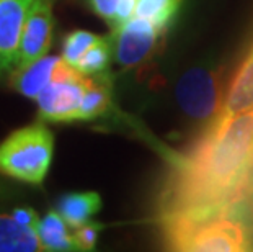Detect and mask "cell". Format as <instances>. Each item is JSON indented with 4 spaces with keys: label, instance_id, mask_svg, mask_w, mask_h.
Returning a JSON list of instances; mask_svg holds the SVG:
<instances>
[{
    "label": "cell",
    "instance_id": "6da1fadb",
    "mask_svg": "<svg viewBox=\"0 0 253 252\" xmlns=\"http://www.w3.org/2000/svg\"><path fill=\"white\" fill-rule=\"evenodd\" d=\"M253 174V108L209 123L176 159L160 195V214L229 208L249 195Z\"/></svg>",
    "mask_w": 253,
    "mask_h": 252
},
{
    "label": "cell",
    "instance_id": "7a4b0ae2",
    "mask_svg": "<svg viewBox=\"0 0 253 252\" xmlns=\"http://www.w3.org/2000/svg\"><path fill=\"white\" fill-rule=\"evenodd\" d=\"M247 198L249 195L229 208L160 214L165 248L178 252L253 251V221L240 214Z\"/></svg>",
    "mask_w": 253,
    "mask_h": 252
},
{
    "label": "cell",
    "instance_id": "3957f363",
    "mask_svg": "<svg viewBox=\"0 0 253 252\" xmlns=\"http://www.w3.org/2000/svg\"><path fill=\"white\" fill-rule=\"evenodd\" d=\"M54 135L44 121L12 131L0 143V175L28 185H42L52 164Z\"/></svg>",
    "mask_w": 253,
    "mask_h": 252
},
{
    "label": "cell",
    "instance_id": "277c9868",
    "mask_svg": "<svg viewBox=\"0 0 253 252\" xmlns=\"http://www.w3.org/2000/svg\"><path fill=\"white\" fill-rule=\"evenodd\" d=\"M85 89L87 76L61 59L51 82L35 100L38 120L44 123H77Z\"/></svg>",
    "mask_w": 253,
    "mask_h": 252
},
{
    "label": "cell",
    "instance_id": "5b68a950",
    "mask_svg": "<svg viewBox=\"0 0 253 252\" xmlns=\"http://www.w3.org/2000/svg\"><path fill=\"white\" fill-rule=\"evenodd\" d=\"M224 95L222 76L214 67H190L175 85V99L183 113L196 121H208V125L217 116Z\"/></svg>",
    "mask_w": 253,
    "mask_h": 252
},
{
    "label": "cell",
    "instance_id": "8992f818",
    "mask_svg": "<svg viewBox=\"0 0 253 252\" xmlns=\"http://www.w3.org/2000/svg\"><path fill=\"white\" fill-rule=\"evenodd\" d=\"M165 33L144 18L132 17L126 23L113 28V57L118 66L132 69L152 56L159 40Z\"/></svg>",
    "mask_w": 253,
    "mask_h": 252
},
{
    "label": "cell",
    "instance_id": "52a82bcc",
    "mask_svg": "<svg viewBox=\"0 0 253 252\" xmlns=\"http://www.w3.org/2000/svg\"><path fill=\"white\" fill-rule=\"evenodd\" d=\"M52 31H54V15H52L51 0H35L25 21L18 62L15 69H23L46 56L52 43Z\"/></svg>",
    "mask_w": 253,
    "mask_h": 252
},
{
    "label": "cell",
    "instance_id": "ba28073f",
    "mask_svg": "<svg viewBox=\"0 0 253 252\" xmlns=\"http://www.w3.org/2000/svg\"><path fill=\"white\" fill-rule=\"evenodd\" d=\"M35 0H0V79L17 67L25 21Z\"/></svg>",
    "mask_w": 253,
    "mask_h": 252
},
{
    "label": "cell",
    "instance_id": "9c48e42d",
    "mask_svg": "<svg viewBox=\"0 0 253 252\" xmlns=\"http://www.w3.org/2000/svg\"><path fill=\"white\" fill-rule=\"evenodd\" d=\"M253 108V45L237 67L227 90H225L222 106L214 121L230 120L240 113Z\"/></svg>",
    "mask_w": 253,
    "mask_h": 252
},
{
    "label": "cell",
    "instance_id": "30bf717a",
    "mask_svg": "<svg viewBox=\"0 0 253 252\" xmlns=\"http://www.w3.org/2000/svg\"><path fill=\"white\" fill-rule=\"evenodd\" d=\"M61 59L62 57L59 56L46 54L23 69H15L10 72V87L20 95L35 101L41 90L51 82Z\"/></svg>",
    "mask_w": 253,
    "mask_h": 252
},
{
    "label": "cell",
    "instance_id": "8fae6325",
    "mask_svg": "<svg viewBox=\"0 0 253 252\" xmlns=\"http://www.w3.org/2000/svg\"><path fill=\"white\" fill-rule=\"evenodd\" d=\"M103 200L98 192L84 190V192H67L57 198L56 210L66 219V223L72 229L91 221V218L101 210Z\"/></svg>",
    "mask_w": 253,
    "mask_h": 252
},
{
    "label": "cell",
    "instance_id": "7c38bea8",
    "mask_svg": "<svg viewBox=\"0 0 253 252\" xmlns=\"http://www.w3.org/2000/svg\"><path fill=\"white\" fill-rule=\"evenodd\" d=\"M44 251L35 228L23 226L12 211H0V252Z\"/></svg>",
    "mask_w": 253,
    "mask_h": 252
},
{
    "label": "cell",
    "instance_id": "4fadbf2b",
    "mask_svg": "<svg viewBox=\"0 0 253 252\" xmlns=\"http://www.w3.org/2000/svg\"><path fill=\"white\" fill-rule=\"evenodd\" d=\"M113 103V87L108 74L87 76V89L80 106L79 121H91L105 116Z\"/></svg>",
    "mask_w": 253,
    "mask_h": 252
},
{
    "label": "cell",
    "instance_id": "5bb4252c",
    "mask_svg": "<svg viewBox=\"0 0 253 252\" xmlns=\"http://www.w3.org/2000/svg\"><path fill=\"white\" fill-rule=\"evenodd\" d=\"M36 233L40 236L42 249L47 252H69L77 251L71 233V226L66 223L57 210H49L40 218Z\"/></svg>",
    "mask_w": 253,
    "mask_h": 252
},
{
    "label": "cell",
    "instance_id": "9a60e30c",
    "mask_svg": "<svg viewBox=\"0 0 253 252\" xmlns=\"http://www.w3.org/2000/svg\"><path fill=\"white\" fill-rule=\"evenodd\" d=\"M181 3L183 0H139L134 17L150 21L165 33L180 13Z\"/></svg>",
    "mask_w": 253,
    "mask_h": 252
},
{
    "label": "cell",
    "instance_id": "2e32d148",
    "mask_svg": "<svg viewBox=\"0 0 253 252\" xmlns=\"http://www.w3.org/2000/svg\"><path fill=\"white\" fill-rule=\"evenodd\" d=\"M113 56V43L108 36L101 38L90 46V50L85 52L77 64V69L85 76H95V74H103L108 67Z\"/></svg>",
    "mask_w": 253,
    "mask_h": 252
},
{
    "label": "cell",
    "instance_id": "e0dca14e",
    "mask_svg": "<svg viewBox=\"0 0 253 252\" xmlns=\"http://www.w3.org/2000/svg\"><path fill=\"white\" fill-rule=\"evenodd\" d=\"M101 38L100 35H95L87 30H74L66 35L62 41V59L71 66L77 67L82 56L90 50L91 45Z\"/></svg>",
    "mask_w": 253,
    "mask_h": 252
},
{
    "label": "cell",
    "instance_id": "ac0fdd59",
    "mask_svg": "<svg viewBox=\"0 0 253 252\" xmlns=\"http://www.w3.org/2000/svg\"><path fill=\"white\" fill-rule=\"evenodd\" d=\"M105 228H106V224L95 223L93 219L82 224V226L75 228L72 231V238H74L77 251H82V252L93 251L96 248V243H98L100 233L103 231Z\"/></svg>",
    "mask_w": 253,
    "mask_h": 252
},
{
    "label": "cell",
    "instance_id": "d6986e66",
    "mask_svg": "<svg viewBox=\"0 0 253 252\" xmlns=\"http://www.w3.org/2000/svg\"><path fill=\"white\" fill-rule=\"evenodd\" d=\"M90 10L95 15H98L101 20H105L108 25H115L116 10L120 0H87Z\"/></svg>",
    "mask_w": 253,
    "mask_h": 252
},
{
    "label": "cell",
    "instance_id": "ffe728a7",
    "mask_svg": "<svg viewBox=\"0 0 253 252\" xmlns=\"http://www.w3.org/2000/svg\"><path fill=\"white\" fill-rule=\"evenodd\" d=\"M139 0H120L118 3V10H116V18H115V25L111 28H116L126 21L131 20L134 15H136V7H137Z\"/></svg>",
    "mask_w": 253,
    "mask_h": 252
},
{
    "label": "cell",
    "instance_id": "44dd1931",
    "mask_svg": "<svg viewBox=\"0 0 253 252\" xmlns=\"http://www.w3.org/2000/svg\"><path fill=\"white\" fill-rule=\"evenodd\" d=\"M12 214L17 218V221L21 223L23 226H28V228H38V223H40V216L38 213L30 206H13Z\"/></svg>",
    "mask_w": 253,
    "mask_h": 252
},
{
    "label": "cell",
    "instance_id": "7402d4cb",
    "mask_svg": "<svg viewBox=\"0 0 253 252\" xmlns=\"http://www.w3.org/2000/svg\"><path fill=\"white\" fill-rule=\"evenodd\" d=\"M0 177H2V175H0ZM8 195H10V187L5 184L2 179H0V200H5Z\"/></svg>",
    "mask_w": 253,
    "mask_h": 252
},
{
    "label": "cell",
    "instance_id": "603a6c76",
    "mask_svg": "<svg viewBox=\"0 0 253 252\" xmlns=\"http://www.w3.org/2000/svg\"><path fill=\"white\" fill-rule=\"evenodd\" d=\"M249 202H250V206H252V213H253V174H252V179H250V185H249Z\"/></svg>",
    "mask_w": 253,
    "mask_h": 252
}]
</instances>
